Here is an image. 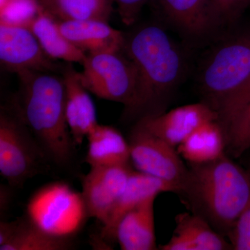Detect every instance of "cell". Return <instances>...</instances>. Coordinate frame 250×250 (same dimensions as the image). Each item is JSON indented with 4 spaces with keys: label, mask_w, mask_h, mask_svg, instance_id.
<instances>
[{
    "label": "cell",
    "mask_w": 250,
    "mask_h": 250,
    "mask_svg": "<svg viewBox=\"0 0 250 250\" xmlns=\"http://www.w3.org/2000/svg\"><path fill=\"white\" fill-rule=\"evenodd\" d=\"M166 22L192 40L205 39L223 25L211 0H152Z\"/></svg>",
    "instance_id": "8fae6325"
},
{
    "label": "cell",
    "mask_w": 250,
    "mask_h": 250,
    "mask_svg": "<svg viewBox=\"0 0 250 250\" xmlns=\"http://www.w3.org/2000/svg\"><path fill=\"white\" fill-rule=\"evenodd\" d=\"M223 24H233L249 6L248 0H211Z\"/></svg>",
    "instance_id": "4316f807"
},
{
    "label": "cell",
    "mask_w": 250,
    "mask_h": 250,
    "mask_svg": "<svg viewBox=\"0 0 250 250\" xmlns=\"http://www.w3.org/2000/svg\"><path fill=\"white\" fill-rule=\"evenodd\" d=\"M250 103V79L232 94L223 100L216 108L219 122L225 128L240 110Z\"/></svg>",
    "instance_id": "d4e9b609"
},
{
    "label": "cell",
    "mask_w": 250,
    "mask_h": 250,
    "mask_svg": "<svg viewBox=\"0 0 250 250\" xmlns=\"http://www.w3.org/2000/svg\"><path fill=\"white\" fill-rule=\"evenodd\" d=\"M28 220L52 236L70 238L88 216L82 193L64 183L41 188L27 205Z\"/></svg>",
    "instance_id": "8992f818"
},
{
    "label": "cell",
    "mask_w": 250,
    "mask_h": 250,
    "mask_svg": "<svg viewBox=\"0 0 250 250\" xmlns=\"http://www.w3.org/2000/svg\"><path fill=\"white\" fill-rule=\"evenodd\" d=\"M226 148L233 157L250 149V103L240 110L224 128Z\"/></svg>",
    "instance_id": "603a6c76"
},
{
    "label": "cell",
    "mask_w": 250,
    "mask_h": 250,
    "mask_svg": "<svg viewBox=\"0 0 250 250\" xmlns=\"http://www.w3.org/2000/svg\"><path fill=\"white\" fill-rule=\"evenodd\" d=\"M179 195L190 212L228 236L250 200V172L226 154L202 164H190Z\"/></svg>",
    "instance_id": "7a4b0ae2"
},
{
    "label": "cell",
    "mask_w": 250,
    "mask_h": 250,
    "mask_svg": "<svg viewBox=\"0 0 250 250\" xmlns=\"http://www.w3.org/2000/svg\"><path fill=\"white\" fill-rule=\"evenodd\" d=\"M70 238L52 236L28 220L0 223V250H66Z\"/></svg>",
    "instance_id": "e0dca14e"
},
{
    "label": "cell",
    "mask_w": 250,
    "mask_h": 250,
    "mask_svg": "<svg viewBox=\"0 0 250 250\" xmlns=\"http://www.w3.org/2000/svg\"><path fill=\"white\" fill-rule=\"evenodd\" d=\"M235 250H250V200L228 236Z\"/></svg>",
    "instance_id": "484cf974"
},
{
    "label": "cell",
    "mask_w": 250,
    "mask_h": 250,
    "mask_svg": "<svg viewBox=\"0 0 250 250\" xmlns=\"http://www.w3.org/2000/svg\"><path fill=\"white\" fill-rule=\"evenodd\" d=\"M250 79V31L223 42L206 59L200 86L207 102L217 106Z\"/></svg>",
    "instance_id": "277c9868"
},
{
    "label": "cell",
    "mask_w": 250,
    "mask_h": 250,
    "mask_svg": "<svg viewBox=\"0 0 250 250\" xmlns=\"http://www.w3.org/2000/svg\"><path fill=\"white\" fill-rule=\"evenodd\" d=\"M123 51L137 73L136 92L124 108L123 121L136 123L166 112L185 72L182 51L165 29L155 24L141 26L125 36Z\"/></svg>",
    "instance_id": "6da1fadb"
},
{
    "label": "cell",
    "mask_w": 250,
    "mask_h": 250,
    "mask_svg": "<svg viewBox=\"0 0 250 250\" xmlns=\"http://www.w3.org/2000/svg\"><path fill=\"white\" fill-rule=\"evenodd\" d=\"M114 0H40L41 7L58 21L108 22Z\"/></svg>",
    "instance_id": "7402d4cb"
},
{
    "label": "cell",
    "mask_w": 250,
    "mask_h": 250,
    "mask_svg": "<svg viewBox=\"0 0 250 250\" xmlns=\"http://www.w3.org/2000/svg\"><path fill=\"white\" fill-rule=\"evenodd\" d=\"M81 81L88 92L127 107L137 85L136 67L124 51L86 55Z\"/></svg>",
    "instance_id": "52a82bcc"
},
{
    "label": "cell",
    "mask_w": 250,
    "mask_h": 250,
    "mask_svg": "<svg viewBox=\"0 0 250 250\" xmlns=\"http://www.w3.org/2000/svg\"><path fill=\"white\" fill-rule=\"evenodd\" d=\"M41 9L36 0H9L1 4L0 21L25 26Z\"/></svg>",
    "instance_id": "cb8c5ba5"
},
{
    "label": "cell",
    "mask_w": 250,
    "mask_h": 250,
    "mask_svg": "<svg viewBox=\"0 0 250 250\" xmlns=\"http://www.w3.org/2000/svg\"><path fill=\"white\" fill-rule=\"evenodd\" d=\"M166 192H174V189L161 179L133 170L124 191L118 198L106 223L103 225V236L113 238L117 223L123 215L147 199L157 197L159 194Z\"/></svg>",
    "instance_id": "ac0fdd59"
},
{
    "label": "cell",
    "mask_w": 250,
    "mask_h": 250,
    "mask_svg": "<svg viewBox=\"0 0 250 250\" xmlns=\"http://www.w3.org/2000/svg\"><path fill=\"white\" fill-rule=\"evenodd\" d=\"M18 76L21 92L16 111L48 160L67 165L75 143L67 125L63 79L52 72L31 70Z\"/></svg>",
    "instance_id": "3957f363"
},
{
    "label": "cell",
    "mask_w": 250,
    "mask_h": 250,
    "mask_svg": "<svg viewBox=\"0 0 250 250\" xmlns=\"http://www.w3.org/2000/svg\"><path fill=\"white\" fill-rule=\"evenodd\" d=\"M215 120L219 121L218 112L208 104L202 103L179 106L136 123L176 147L199 126Z\"/></svg>",
    "instance_id": "7c38bea8"
},
{
    "label": "cell",
    "mask_w": 250,
    "mask_h": 250,
    "mask_svg": "<svg viewBox=\"0 0 250 250\" xmlns=\"http://www.w3.org/2000/svg\"><path fill=\"white\" fill-rule=\"evenodd\" d=\"M132 171L129 164L90 167L82 179V195L88 216L104 225Z\"/></svg>",
    "instance_id": "30bf717a"
},
{
    "label": "cell",
    "mask_w": 250,
    "mask_h": 250,
    "mask_svg": "<svg viewBox=\"0 0 250 250\" xmlns=\"http://www.w3.org/2000/svg\"><path fill=\"white\" fill-rule=\"evenodd\" d=\"M176 227L170 241L161 246L163 250H232L229 242L207 220L192 213L176 217Z\"/></svg>",
    "instance_id": "9a60e30c"
},
{
    "label": "cell",
    "mask_w": 250,
    "mask_h": 250,
    "mask_svg": "<svg viewBox=\"0 0 250 250\" xmlns=\"http://www.w3.org/2000/svg\"><path fill=\"white\" fill-rule=\"evenodd\" d=\"M179 152L190 164H202L218 159L225 154L226 137L218 120L199 126L182 144Z\"/></svg>",
    "instance_id": "44dd1931"
},
{
    "label": "cell",
    "mask_w": 250,
    "mask_h": 250,
    "mask_svg": "<svg viewBox=\"0 0 250 250\" xmlns=\"http://www.w3.org/2000/svg\"><path fill=\"white\" fill-rule=\"evenodd\" d=\"M59 29L75 47L88 55L123 50L125 35L99 21H58Z\"/></svg>",
    "instance_id": "5bb4252c"
},
{
    "label": "cell",
    "mask_w": 250,
    "mask_h": 250,
    "mask_svg": "<svg viewBox=\"0 0 250 250\" xmlns=\"http://www.w3.org/2000/svg\"><path fill=\"white\" fill-rule=\"evenodd\" d=\"M128 142L130 161L135 168L168 184L178 193L188 168L175 147L135 123Z\"/></svg>",
    "instance_id": "ba28073f"
},
{
    "label": "cell",
    "mask_w": 250,
    "mask_h": 250,
    "mask_svg": "<svg viewBox=\"0 0 250 250\" xmlns=\"http://www.w3.org/2000/svg\"><path fill=\"white\" fill-rule=\"evenodd\" d=\"M65 88V113L75 145H81L98 125L96 109L88 91L81 81L80 72L67 62L62 68Z\"/></svg>",
    "instance_id": "4fadbf2b"
},
{
    "label": "cell",
    "mask_w": 250,
    "mask_h": 250,
    "mask_svg": "<svg viewBox=\"0 0 250 250\" xmlns=\"http://www.w3.org/2000/svg\"><path fill=\"white\" fill-rule=\"evenodd\" d=\"M43 49L52 60L82 64L86 54L67 40L59 29L58 22L52 16L41 9L26 24Z\"/></svg>",
    "instance_id": "ffe728a7"
},
{
    "label": "cell",
    "mask_w": 250,
    "mask_h": 250,
    "mask_svg": "<svg viewBox=\"0 0 250 250\" xmlns=\"http://www.w3.org/2000/svg\"><path fill=\"white\" fill-rule=\"evenodd\" d=\"M0 61L9 71L54 72L58 66L49 58L26 26L0 21Z\"/></svg>",
    "instance_id": "9c48e42d"
},
{
    "label": "cell",
    "mask_w": 250,
    "mask_h": 250,
    "mask_svg": "<svg viewBox=\"0 0 250 250\" xmlns=\"http://www.w3.org/2000/svg\"><path fill=\"white\" fill-rule=\"evenodd\" d=\"M248 4H249V6H250V0H248Z\"/></svg>",
    "instance_id": "f1b7e54d"
},
{
    "label": "cell",
    "mask_w": 250,
    "mask_h": 250,
    "mask_svg": "<svg viewBox=\"0 0 250 250\" xmlns=\"http://www.w3.org/2000/svg\"><path fill=\"white\" fill-rule=\"evenodd\" d=\"M86 139L88 149L85 161L90 167L129 164V142L116 128L98 124Z\"/></svg>",
    "instance_id": "d6986e66"
},
{
    "label": "cell",
    "mask_w": 250,
    "mask_h": 250,
    "mask_svg": "<svg viewBox=\"0 0 250 250\" xmlns=\"http://www.w3.org/2000/svg\"><path fill=\"white\" fill-rule=\"evenodd\" d=\"M118 14L125 25L131 26L137 21L143 6L152 0H114Z\"/></svg>",
    "instance_id": "83f0119b"
},
{
    "label": "cell",
    "mask_w": 250,
    "mask_h": 250,
    "mask_svg": "<svg viewBox=\"0 0 250 250\" xmlns=\"http://www.w3.org/2000/svg\"><path fill=\"white\" fill-rule=\"evenodd\" d=\"M45 152L17 111L0 113V173L11 187H21L41 173Z\"/></svg>",
    "instance_id": "5b68a950"
},
{
    "label": "cell",
    "mask_w": 250,
    "mask_h": 250,
    "mask_svg": "<svg viewBox=\"0 0 250 250\" xmlns=\"http://www.w3.org/2000/svg\"><path fill=\"white\" fill-rule=\"evenodd\" d=\"M150 197L123 215L117 223L113 238L123 250H156L154 202Z\"/></svg>",
    "instance_id": "2e32d148"
}]
</instances>
